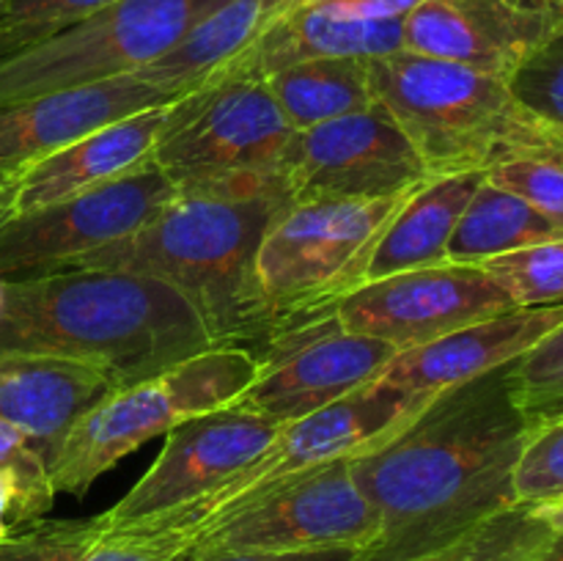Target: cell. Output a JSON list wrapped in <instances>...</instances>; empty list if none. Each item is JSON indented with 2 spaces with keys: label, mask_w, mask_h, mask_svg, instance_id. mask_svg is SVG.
<instances>
[{
  "label": "cell",
  "mask_w": 563,
  "mask_h": 561,
  "mask_svg": "<svg viewBox=\"0 0 563 561\" xmlns=\"http://www.w3.org/2000/svg\"><path fill=\"white\" fill-rule=\"evenodd\" d=\"M506 82L520 105L563 135V33L522 61Z\"/></svg>",
  "instance_id": "obj_32"
},
{
  "label": "cell",
  "mask_w": 563,
  "mask_h": 561,
  "mask_svg": "<svg viewBox=\"0 0 563 561\" xmlns=\"http://www.w3.org/2000/svg\"><path fill=\"white\" fill-rule=\"evenodd\" d=\"M176 193L174 182L148 163L97 190L11 215L0 226V280L71 267L77 258L143 229Z\"/></svg>",
  "instance_id": "obj_12"
},
{
  "label": "cell",
  "mask_w": 563,
  "mask_h": 561,
  "mask_svg": "<svg viewBox=\"0 0 563 561\" xmlns=\"http://www.w3.org/2000/svg\"><path fill=\"white\" fill-rule=\"evenodd\" d=\"M295 132L357 113L377 102L363 58H311L264 77Z\"/></svg>",
  "instance_id": "obj_26"
},
{
  "label": "cell",
  "mask_w": 563,
  "mask_h": 561,
  "mask_svg": "<svg viewBox=\"0 0 563 561\" xmlns=\"http://www.w3.org/2000/svg\"><path fill=\"white\" fill-rule=\"evenodd\" d=\"M484 176L487 174L432 176L418 185L385 229L383 240L368 262L366 280L438 267V264L449 262L445 248H449L451 234Z\"/></svg>",
  "instance_id": "obj_23"
},
{
  "label": "cell",
  "mask_w": 563,
  "mask_h": 561,
  "mask_svg": "<svg viewBox=\"0 0 563 561\" xmlns=\"http://www.w3.org/2000/svg\"><path fill=\"white\" fill-rule=\"evenodd\" d=\"M256 377L247 346H209L154 377L110 391L71 427L49 462L55 493L82 495L102 473L187 418L231 405Z\"/></svg>",
  "instance_id": "obj_5"
},
{
  "label": "cell",
  "mask_w": 563,
  "mask_h": 561,
  "mask_svg": "<svg viewBox=\"0 0 563 561\" xmlns=\"http://www.w3.org/2000/svg\"><path fill=\"white\" fill-rule=\"evenodd\" d=\"M176 99L179 94L126 75L0 105V170L27 168L99 127Z\"/></svg>",
  "instance_id": "obj_17"
},
{
  "label": "cell",
  "mask_w": 563,
  "mask_h": 561,
  "mask_svg": "<svg viewBox=\"0 0 563 561\" xmlns=\"http://www.w3.org/2000/svg\"><path fill=\"white\" fill-rule=\"evenodd\" d=\"M511 308L520 306L487 270L445 262L366 280L341 297L333 314L350 333L372 336L405 352Z\"/></svg>",
  "instance_id": "obj_14"
},
{
  "label": "cell",
  "mask_w": 563,
  "mask_h": 561,
  "mask_svg": "<svg viewBox=\"0 0 563 561\" xmlns=\"http://www.w3.org/2000/svg\"><path fill=\"white\" fill-rule=\"evenodd\" d=\"M16 190H20V170H0V226L16 212Z\"/></svg>",
  "instance_id": "obj_38"
},
{
  "label": "cell",
  "mask_w": 563,
  "mask_h": 561,
  "mask_svg": "<svg viewBox=\"0 0 563 561\" xmlns=\"http://www.w3.org/2000/svg\"><path fill=\"white\" fill-rule=\"evenodd\" d=\"M434 396L410 394V391L388 388L379 383L366 385L311 416L284 424L273 443L256 460L240 468L234 476L225 479L220 487H214L196 504L157 517V520L115 528V531L174 537L190 544L198 531L267 498L291 479L330 465V462L355 460L374 451L385 440L399 435Z\"/></svg>",
  "instance_id": "obj_6"
},
{
  "label": "cell",
  "mask_w": 563,
  "mask_h": 561,
  "mask_svg": "<svg viewBox=\"0 0 563 561\" xmlns=\"http://www.w3.org/2000/svg\"><path fill=\"white\" fill-rule=\"evenodd\" d=\"M563 324V302L559 306L511 308L495 317L454 330L432 344L399 352L377 377L379 385L410 391V394H440L462 383L484 377L526 355L548 333Z\"/></svg>",
  "instance_id": "obj_18"
},
{
  "label": "cell",
  "mask_w": 563,
  "mask_h": 561,
  "mask_svg": "<svg viewBox=\"0 0 563 561\" xmlns=\"http://www.w3.org/2000/svg\"><path fill=\"white\" fill-rule=\"evenodd\" d=\"M553 534V528L537 520L531 509L515 506L489 517L456 542L407 561H520L542 548Z\"/></svg>",
  "instance_id": "obj_27"
},
{
  "label": "cell",
  "mask_w": 563,
  "mask_h": 561,
  "mask_svg": "<svg viewBox=\"0 0 563 561\" xmlns=\"http://www.w3.org/2000/svg\"><path fill=\"white\" fill-rule=\"evenodd\" d=\"M0 468L14 473L25 487L33 512L42 520L55 504L53 476H49V460L42 454L33 438L22 432L16 424L0 418Z\"/></svg>",
  "instance_id": "obj_34"
},
{
  "label": "cell",
  "mask_w": 563,
  "mask_h": 561,
  "mask_svg": "<svg viewBox=\"0 0 563 561\" xmlns=\"http://www.w3.org/2000/svg\"><path fill=\"white\" fill-rule=\"evenodd\" d=\"M363 550H297V553H190L187 561H361Z\"/></svg>",
  "instance_id": "obj_37"
},
{
  "label": "cell",
  "mask_w": 563,
  "mask_h": 561,
  "mask_svg": "<svg viewBox=\"0 0 563 561\" xmlns=\"http://www.w3.org/2000/svg\"><path fill=\"white\" fill-rule=\"evenodd\" d=\"M308 3L350 20H405L421 0H308Z\"/></svg>",
  "instance_id": "obj_35"
},
{
  "label": "cell",
  "mask_w": 563,
  "mask_h": 561,
  "mask_svg": "<svg viewBox=\"0 0 563 561\" xmlns=\"http://www.w3.org/2000/svg\"><path fill=\"white\" fill-rule=\"evenodd\" d=\"M563 33V0H421L405 16V50L509 80Z\"/></svg>",
  "instance_id": "obj_16"
},
{
  "label": "cell",
  "mask_w": 563,
  "mask_h": 561,
  "mask_svg": "<svg viewBox=\"0 0 563 561\" xmlns=\"http://www.w3.org/2000/svg\"><path fill=\"white\" fill-rule=\"evenodd\" d=\"M412 193L416 187L385 198L289 204L256 253V286L273 328L335 306L366 284L385 229Z\"/></svg>",
  "instance_id": "obj_8"
},
{
  "label": "cell",
  "mask_w": 563,
  "mask_h": 561,
  "mask_svg": "<svg viewBox=\"0 0 563 561\" xmlns=\"http://www.w3.org/2000/svg\"><path fill=\"white\" fill-rule=\"evenodd\" d=\"M247 350L256 355V377L231 407L278 427L377 383L399 355L385 341L341 328L333 306L278 322Z\"/></svg>",
  "instance_id": "obj_10"
},
{
  "label": "cell",
  "mask_w": 563,
  "mask_h": 561,
  "mask_svg": "<svg viewBox=\"0 0 563 561\" xmlns=\"http://www.w3.org/2000/svg\"><path fill=\"white\" fill-rule=\"evenodd\" d=\"M225 0H113L69 31L0 61V105L135 75Z\"/></svg>",
  "instance_id": "obj_9"
},
{
  "label": "cell",
  "mask_w": 563,
  "mask_h": 561,
  "mask_svg": "<svg viewBox=\"0 0 563 561\" xmlns=\"http://www.w3.org/2000/svg\"><path fill=\"white\" fill-rule=\"evenodd\" d=\"M405 50V20H350L300 3L273 22L251 47L212 77H269L311 58H385ZM209 82V80H207Z\"/></svg>",
  "instance_id": "obj_21"
},
{
  "label": "cell",
  "mask_w": 563,
  "mask_h": 561,
  "mask_svg": "<svg viewBox=\"0 0 563 561\" xmlns=\"http://www.w3.org/2000/svg\"><path fill=\"white\" fill-rule=\"evenodd\" d=\"M379 520L352 460L291 479L267 498L198 531L190 553H297L357 548L377 539Z\"/></svg>",
  "instance_id": "obj_11"
},
{
  "label": "cell",
  "mask_w": 563,
  "mask_h": 561,
  "mask_svg": "<svg viewBox=\"0 0 563 561\" xmlns=\"http://www.w3.org/2000/svg\"><path fill=\"white\" fill-rule=\"evenodd\" d=\"M0 3H3V0H0Z\"/></svg>",
  "instance_id": "obj_42"
},
{
  "label": "cell",
  "mask_w": 563,
  "mask_h": 561,
  "mask_svg": "<svg viewBox=\"0 0 563 561\" xmlns=\"http://www.w3.org/2000/svg\"><path fill=\"white\" fill-rule=\"evenodd\" d=\"M509 374L517 402L537 427L563 418V324L509 363Z\"/></svg>",
  "instance_id": "obj_30"
},
{
  "label": "cell",
  "mask_w": 563,
  "mask_h": 561,
  "mask_svg": "<svg viewBox=\"0 0 563 561\" xmlns=\"http://www.w3.org/2000/svg\"><path fill=\"white\" fill-rule=\"evenodd\" d=\"M170 105L174 102L124 116L22 168L16 212H31V209L64 201V198L97 190L146 168L165 130Z\"/></svg>",
  "instance_id": "obj_19"
},
{
  "label": "cell",
  "mask_w": 563,
  "mask_h": 561,
  "mask_svg": "<svg viewBox=\"0 0 563 561\" xmlns=\"http://www.w3.org/2000/svg\"><path fill=\"white\" fill-rule=\"evenodd\" d=\"M511 487L515 504L526 509L563 498V418L533 429L515 465Z\"/></svg>",
  "instance_id": "obj_31"
},
{
  "label": "cell",
  "mask_w": 563,
  "mask_h": 561,
  "mask_svg": "<svg viewBox=\"0 0 563 561\" xmlns=\"http://www.w3.org/2000/svg\"><path fill=\"white\" fill-rule=\"evenodd\" d=\"M559 237L563 229L553 220L484 176L451 234L445 258L454 264H484Z\"/></svg>",
  "instance_id": "obj_25"
},
{
  "label": "cell",
  "mask_w": 563,
  "mask_h": 561,
  "mask_svg": "<svg viewBox=\"0 0 563 561\" xmlns=\"http://www.w3.org/2000/svg\"><path fill=\"white\" fill-rule=\"evenodd\" d=\"M286 207L280 190H179L143 229L71 267L152 275L196 308L218 346L256 344L273 328L256 253Z\"/></svg>",
  "instance_id": "obj_3"
},
{
  "label": "cell",
  "mask_w": 563,
  "mask_h": 561,
  "mask_svg": "<svg viewBox=\"0 0 563 561\" xmlns=\"http://www.w3.org/2000/svg\"><path fill=\"white\" fill-rule=\"evenodd\" d=\"M531 515L537 517V520H542L544 526L553 528V531L563 534V498L561 501H553V504L533 506Z\"/></svg>",
  "instance_id": "obj_39"
},
{
  "label": "cell",
  "mask_w": 563,
  "mask_h": 561,
  "mask_svg": "<svg viewBox=\"0 0 563 561\" xmlns=\"http://www.w3.org/2000/svg\"><path fill=\"white\" fill-rule=\"evenodd\" d=\"M113 0H3L0 3V61L31 50Z\"/></svg>",
  "instance_id": "obj_28"
},
{
  "label": "cell",
  "mask_w": 563,
  "mask_h": 561,
  "mask_svg": "<svg viewBox=\"0 0 563 561\" xmlns=\"http://www.w3.org/2000/svg\"><path fill=\"white\" fill-rule=\"evenodd\" d=\"M295 127L262 77L229 75L170 105L152 163L176 190H280ZM286 196V193H284Z\"/></svg>",
  "instance_id": "obj_7"
},
{
  "label": "cell",
  "mask_w": 563,
  "mask_h": 561,
  "mask_svg": "<svg viewBox=\"0 0 563 561\" xmlns=\"http://www.w3.org/2000/svg\"><path fill=\"white\" fill-rule=\"evenodd\" d=\"M278 429L231 405L187 418L165 435L163 451L135 487L99 517L110 528H126L185 509L256 460Z\"/></svg>",
  "instance_id": "obj_15"
},
{
  "label": "cell",
  "mask_w": 563,
  "mask_h": 561,
  "mask_svg": "<svg viewBox=\"0 0 563 561\" xmlns=\"http://www.w3.org/2000/svg\"><path fill=\"white\" fill-rule=\"evenodd\" d=\"M209 346L196 308L152 275L71 267L3 280L0 352L69 358L126 388Z\"/></svg>",
  "instance_id": "obj_2"
},
{
  "label": "cell",
  "mask_w": 563,
  "mask_h": 561,
  "mask_svg": "<svg viewBox=\"0 0 563 561\" xmlns=\"http://www.w3.org/2000/svg\"><path fill=\"white\" fill-rule=\"evenodd\" d=\"M190 544L174 537L115 531L102 517L36 520L0 539V561H187Z\"/></svg>",
  "instance_id": "obj_24"
},
{
  "label": "cell",
  "mask_w": 563,
  "mask_h": 561,
  "mask_svg": "<svg viewBox=\"0 0 563 561\" xmlns=\"http://www.w3.org/2000/svg\"><path fill=\"white\" fill-rule=\"evenodd\" d=\"M533 429L509 366L440 391L399 435L352 460L379 520L361 561L427 556L515 509L511 476Z\"/></svg>",
  "instance_id": "obj_1"
},
{
  "label": "cell",
  "mask_w": 563,
  "mask_h": 561,
  "mask_svg": "<svg viewBox=\"0 0 563 561\" xmlns=\"http://www.w3.org/2000/svg\"><path fill=\"white\" fill-rule=\"evenodd\" d=\"M0 302H3V280H0Z\"/></svg>",
  "instance_id": "obj_41"
},
{
  "label": "cell",
  "mask_w": 563,
  "mask_h": 561,
  "mask_svg": "<svg viewBox=\"0 0 563 561\" xmlns=\"http://www.w3.org/2000/svg\"><path fill=\"white\" fill-rule=\"evenodd\" d=\"M308 0H225L198 22L170 53L135 72L143 82L185 97L212 80L236 55L245 53L278 16Z\"/></svg>",
  "instance_id": "obj_22"
},
{
  "label": "cell",
  "mask_w": 563,
  "mask_h": 561,
  "mask_svg": "<svg viewBox=\"0 0 563 561\" xmlns=\"http://www.w3.org/2000/svg\"><path fill=\"white\" fill-rule=\"evenodd\" d=\"M427 179L416 146L379 102L295 132L280 165L289 204L385 198Z\"/></svg>",
  "instance_id": "obj_13"
},
{
  "label": "cell",
  "mask_w": 563,
  "mask_h": 561,
  "mask_svg": "<svg viewBox=\"0 0 563 561\" xmlns=\"http://www.w3.org/2000/svg\"><path fill=\"white\" fill-rule=\"evenodd\" d=\"M520 561H563V534L555 531L542 548H537L533 553H528Z\"/></svg>",
  "instance_id": "obj_40"
},
{
  "label": "cell",
  "mask_w": 563,
  "mask_h": 561,
  "mask_svg": "<svg viewBox=\"0 0 563 561\" xmlns=\"http://www.w3.org/2000/svg\"><path fill=\"white\" fill-rule=\"evenodd\" d=\"M36 512H33L31 501H27L25 487L20 479L11 471L0 468V539L11 534L14 528L36 522Z\"/></svg>",
  "instance_id": "obj_36"
},
{
  "label": "cell",
  "mask_w": 563,
  "mask_h": 561,
  "mask_svg": "<svg viewBox=\"0 0 563 561\" xmlns=\"http://www.w3.org/2000/svg\"><path fill=\"white\" fill-rule=\"evenodd\" d=\"M110 391V380L88 363L0 352V418L31 435L49 462L71 427Z\"/></svg>",
  "instance_id": "obj_20"
},
{
  "label": "cell",
  "mask_w": 563,
  "mask_h": 561,
  "mask_svg": "<svg viewBox=\"0 0 563 561\" xmlns=\"http://www.w3.org/2000/svg\"><path fill=\"white\" fill-rule=\"evenodd\" d=\"M515 300V306H559L563 302V237L506 253L478 264Z\"/></svg>",
  "instance_id": "obj_29"
},
{
  "label": "cell",
  "mask_w": 563,
  "mask_h": 561,
  "mask_svg": "<svg viewBox=\"0 0 563 561\" xmlns=\"http://www.w3.org/2000/svg\"><path fill=\"white\" fill-rule=\"evenodd\" d=\"M368 75L374 97L410 138L429 176L563 157L561 132L520 105L504 77L412 50L368 61Z\"/></svg>",
  "instance_id": "obj_4"
},
{
  "label": "cell",
  "mask_w": 563,
  "mask_h": 561,
  "mask_svg": "<svg viewBox=\"0 0 563 561\" xmlns=\"http://www.w3.org/2000/svg\"><path fill=\"white\" fill-rule=\"evenodd\" d=\"M487 179L526 198L563 229V157H517L487 170Z\"/></svg>",
  "instance_id": "obj_33"
}]
</instances>
